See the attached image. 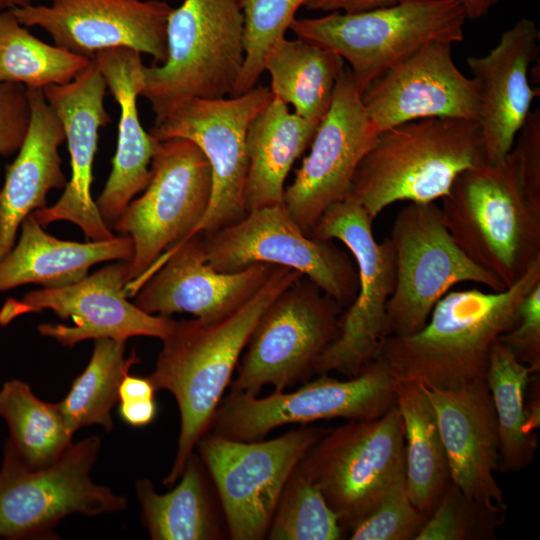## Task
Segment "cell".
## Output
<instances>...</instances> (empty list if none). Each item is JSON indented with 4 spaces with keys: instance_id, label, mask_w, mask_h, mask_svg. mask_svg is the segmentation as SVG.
Instances as JSON below:
<instances>
[{
    "instance_id": "1",
    "label": "cell",
    "mask_w": 540,
    "mask_h": 540,
    "mask_svg": "<svg viewBox=\"0 0 540 540\" xmlns=\"http://www.w3.org/2000/svg\"><path fill=\"white\" fill-rule=\"evenodd\" d=\"M300 272L277 266L262 288L228 317L206 323L199 319L175 321L162 340L155 369L148 376L156 390H167L180 413L177 452L164 485L174 484L209 431L213 416L231 383L250 337L264 311Z\"/></svg>"
},
{
    "instance_id": "2",
    "label": "cell",
    "mask_w": 540,
    "mask_h": 540,
    "mask_svg": "<svg viewBox=\"0 0 540 540\" xmlns=\"http://www.w3.org/2000/svg\"><path fill=\"white\" fill-rule=\"evenodd\" d=\"M539 282L540 259L503 291H448L421 330L385 337L376 358L396 380L429 388L456 390L485 380L493 344L516 324L521 300Z\"/></svg>"
},
{
    "instance_id": "3",
    "label": "cell",
    "mask_w": 540,
    "mask_h": 540,
    "mask_svg": "<svg viewBox=\"0 0 540 540\" xmlns=\"http://www.w3.org/2000/svg\"><path fill=\"white\" fill-rule=\"evenodd\" d=\"M486 163L475 120L426 118L380 132L361 160L346 199L375 219L398 201L435 202L457 176Z\"/></svg>"
},
{
    "instance_id": "4",
    "label": "cell",
    "mask_w": 540,
    "mask_h": 540,
    "mask_svg": "<svg viewBox=\"0 0 540 540\" xmlns=\"http://www.w3.org/2000/svg\"><path fill=\"white\" fill-rule=\"evenodd\" d=\"M441 200L458 247L504 289L540 259V200L526 191L511 152L461 172Z\"/></svg>"
},
{
    "instance_id": "5",
    "label": "cell",
    "mask_w": 540,
    "mask_h": 540,
    "mask_svg": "<svg viewBox=\"0 0 540 540\" xmlns=\"http://www.w3.org/2000/svg\"><path fill=\"white\" fill-rule=\"evenodd\" d=\"M167 49L143 67L155 123L187 101L231 95L245 58L242 0H184L168 17Z\"/></svg>"
},
{
    "instance_id": "6",
    "label": "cell",
    "mask_w": 540,
    "mask_h": 540,
    "mask_svg": "<svg viewBox=\"0 0 540 540\" xmlns=\"http://www.w3.org/2000/svg\"><path fill=\"white\" fill-rule=\"evenodd\" d=\"M467 15L458 0H402L372 10L294 19L297 38L329 49L350 65L361 93L387 70L430 42L464 38Z\"/></svg>"
},
{
    "instance_id": "7",
    "label": "cell",
    "mask_w": 540,
    "mask_h": 540,
    "mask_svg": "<svg viewBox=\"0 0 540 540\" xmlns=\"http://www.w3.org/2000/svg\"><path fill=\"white\" fill-rule=\"evenodd\" d=\"M327 431L305 425L270 440L238 441L210 431L200 438L198 455L215 485L232 540L267 536L289 477Z\"/></svg>"
},
{
    "instance_id": "8",
    "label": "cell",
    "mask_w": 540,
    "mask_h": 540,
    "mask_svg": "<svg viewBox=\"0 0 540 540\" xmlns=\"http://www.w3.org/2000/svg\"><path fill=\"white\" fill-rule=\"evenodd\" d=\"M343 310L301 276L260 317L230 383L231 392L258 396L266 385L282 392L310 380L321 356L339 336Z\"/></svg>"
},
{
    "instance_id": "9",
    "label": "cell",
    "mask_w": 540,
    "mask_h": 540,
    "mask_svg": "<svg viewBox=\"0 0 540 540\" xmlns=\"http://www.w3.org/2000/svg\"><path fill=\"white\" fill-rule=\"evenodd\" d=\"M299 467L321 491L345 533L350 532L405 471L404 427L397 406L378 418L328 429Z\"/></svg>"
},
{
    "instance_id": "10",
    "label": "cell",
    "mask_w": 540,
    "mask_h": 540,
    "mask_svg": "<svg viewBox=\"0 0 540 540\" xmlns=\"http://www.w3.org/2000/svg\"><path fill=\"white\" fill-rule=\"evenodd\" d=\"M372 222L360 204L345 199L325 210L310 235L342 242L359 278L357 295L340 316L339 336L321 356L316 375L336 372L350 378L361 374L388 336L387 304L395 286V256L388 237L381 242L374 239Z\"/></svg>"
},
{
    "instance_id": "11",
    "label": "cell",
    "mask_w": 540,
    "mask_h": 540,
    "mask_svg": "<svg viewBox=\"0 0 540 540\" xmlns=\"http://www.w3.org/2000/svg\"><path fill=\"white\" fill-rule=\"evenodd\" d=\"M388 238L396 268L387 304L388 336H409L421 330L436 303L456 284L505 290L458 247L435 202H408L396 215Z\"/></svg>"
},
{
    "instance_id": "12",
    "label": "cell",
    "mask_w": 540,
    "mask_h": 540,
    "mask_svg": "<svg viewBox=\"0 0 540 540\" xmlns=\"http://www.w3.org/2000/svg\"><path fill=\"white\" fill-rule=\"evenodd\" d=\"M144 193L132 200L113 224L133 242L128 283L141 277L159 258L191 237L205 215L212 194L210 164L192 141H158Z\"/></svg>"
},
{
    "instance_id": "13",
    "label": "cell",
    "mask_w": 540,
    "mask_h": 540,
    "mask_svg": "<svg viewBox=\"0 0 540 540\" xmlns=\"http://www.w3.org/2000/svg\"><path fill=\"white\" fill-rule=\"evenodd\" d=\"M101 440L72 443L53 464L30 469L5 445L0 469V538H54L66 516H95L126 509L127 499L95 484L90 472Z\"/></svg>"
},
{
    "instance_id": "14",
    "label": "cell",
    "mask_w": 540,
    "mask_h": 540,
    "mask_svg": "<svg viewBox=\"0 0 540 540\" xmlns=\"http://www.w3.org/2000/svg\"><path fill=\"white\" fill-rule=\"evenodd\" d=\"M318 376L294 391H274L262 398L231 392L218 406L209 431L232 440L254 441L288 424L374 419L396 406L397 380L377 358L355 377Z\"/></svg>"
},
{
    "instance_id": "15",
    "label": "cell",
    "mask_w": 540,
    "mask_h": 540,
    "mask_svg": "<svg viewBox=\"0 0 540 540\" xmlns=\"http://www.w3.org/2000/svg\"><path fill=\"white\" fill-rule=\"evenodd\" d=\"M201 236L206 259L217 271L271 264L300 272L343 308L357 295L353 257L332 240L304 233L283 203L251 210L239 222Z\"/></svg>"
},
{
    "instance_id": "16",
    "label": "cell",
    "mask_w": 540,
    "mask_h": 540,
    "mask_svg": "<svg viewBox=\"0 0 540 540\" xmlns=\"http://www.w3.org/2000/svg\"><path fill=\"white\" fill-rule=\"evenodd\" d=\"M273 97L270 88L255 86L230 98L193 99L151 128L149 133L158 141L169 138L192 141L210 164V203L191 237L239 222L248 213L246 136L253 120Z\"/></svg>"
},
{
    "instance_id": "17",
    "label": "cell",
    "mask_w": 540,
    "mask_h": 540,
    "mask_svg": "<svg viewBox=\"0 0 540 540\" xmlns=\"http://www.w3.org/2000/svg\"><path fill=\"white\" fill-rule=\"evenodd\" d=\"M128 267L129 262L118 261L71 285L33 290L21 299L8 298L0 308V326L24 314L51 310L61 319L71 318L74 325L41 324L38 331L63 346L100 338L148 336L163 340L175 320L148 314L127 300Z\"/></svg>"
},
{
    "instance_id": "18",
    "label": "cell",
    "mask_w": 540,
    "mask_h": 540,
    "mask_svg": "<svg viewBox=\"0 0 540 540\" xmlns=\"http://www.w3.org/2000/svg\"><path fill=\"white\" fill-rule=\"evenodd\" d=\"M377 136L362 93L344 68L310 152L284 191L283 204L304 233L311 235L325 210L347 198L358 165Z\"/></svg>"
},
{
    "instance_id": "19",
    "label": "cell",
    "mask_w": 540,
    "mask_h": 540,
    "mask_svg": "<svg viewBox=\"0 0 540 540\" xmlns=\"http://www.w3.org/2000/svg\"><path fill=\"white\" fill-rule=\"evenodd\" d=\"M276 267L259 263L235 272L217 271L208 263L198 234L163 254L141 277L128 283L125 292L148 314L190 313L212 323L251 299Z\"/></svg>"
},
{
    "instance_id": "20",
    "label": "cell",
    "mask_w": 540,
    "mask_h": 540,
    "mask_svg": "<svg viewBox=\"0 0 540 540\" xmlns=\"http://www.w3.org/2000/svg\"><path fill=\"white\" fill-rule=\"evenodd\" d=\"M19 23L48 32L54 44L92 60L111 48H129L166 61L172 7L160 0H50L11 9Z\"/></svg>"
},
{
    "instance_id": "21",
    "label": "cell",
    "mask_w": 540,
    "mask_h": 540,
    "mask_svg": "<svg viewBox=\"0 0 540 540\" xmlns=\"http://www.w3.org/2000/svg\"><path fill=\"white\" fill-rule=\"evenodd\" d=\"M451 46L438 41L426 44L364 90L362 102L378 134L426 118L477 121L475 81L455 65Z\"/></svg>"
},
{
    "instance_id": "22",
    "label": "cell",
    "mask_w": 540,
    "mask_h": 540,
    "mask_svg": "<svg viewBox=\"0 0 540 540\" xmlns=\"http://www.w3.org/2000/svg\"><path fill=\"white\" fill-rule=\"evenodd\" d=\"M45 98L60 120L71 158V178L59 200L35 210L42 226L56 221L77 225L87 240L114 238L91 195L93 162L99 129L111 122L104 107L106 81L94 59L70 82L43 88Z\"/></svg>"
},
{
    "instance_id": "23",
    "label": "cell",
    "mask_w": 540,
    "mask_h": 540,
    "mask_svg": "<svg viewBox=\"0 0 540 540\" xmlns=\"http://www.w3.org/2000/svg\"><path fill=\"white\" fill-rule=\"evenodd\" d=\"M539 30L534 21L519 19L504 31L484 56L467 58L475 81L487 164H497L510 153L539 89L530 85V70L539 53Z\"/></svg>"
},
{
    "instance_id": "24",
    "label": "cell",
    "mask_w": 540,
    "mask_h": 540,
    "mask_svg": "<svg viewBox=\"0 0 540 540\" xmlns=\"http://www.w3.org/2000/svg\"><path fill=\"white\" fill-rule=\"evenodd\" d=\"M421 386L436 414L451 481L466 497L505 509L503 492L494 477L500 439L486 380L456 390Z\"/></svg>"
},
{
    "instance_id": "25",
    "label": "cell",
    "mask_w": 540,
    "mask_h": 540,
    "mask_svg": "<svg viewBox=\"0 0 540 540\" xmlns=\"http://www.w3.org/2000/svg\"><path fill=\"white\" fill-rule=\"evenodd\" d=\"M120 109L112 170L95 201L108 226L121 217L129 203L148 185L158 140L141 125L137 98L143 87L141 53L129 48L99 51L93 58Z\"/></svg>"
},
{
    "instance_id": "26",
    "label": "cell",
    "mask_w": 540,
    "mask_h": 540,
    "mask_svg": "<svg viewBox=\"0 0 540 540\" xmlns=\"http://www.w3.org/2000/svg\"><path fill=\"white\" fill-rule=\"evenodd\" d=\"M30 122L15 160L6 167L0 190V260L15 245L23 220L47 207V194L67 184L58 147L65 141L62 124L43 89L27 88Z\"/></svg>"
},
{
    "instance_id": "27",
    "label": "cell",
    "mask_w": 540,
    "mask_h": 540,
    "mask_svg": "<svg viewBox=\"0 0 540 540\" xmlns=\"http://www.w3.org/2000/svg\"><path fill=\"white\" fill-rule=\"evenodd\" d=\"M133 251L127 235L85 243L60 240L29 214L21 224L17 244L0 260V292L28 283L44 288L71 285L88 276L90 267L98 263L129 262Z\"/></svg>"
},
{
    "instance_id": "28",
    "label": "cell",
    "mask_w": 540,
    "mask_h": 540,
    "mask_svg": "<svg viewBox=\"0 0 540 540\" xmlns=\"http://www.w3.org/2000/svg\"><path fill=\"white\" fill-rule=\"evenodd\" d=\"M318 125L291 113L275 96L253 120L246 136L247 212L283 203L285 179L295 160L310 147Z\"/></svg>"
},
{
    "instance_id": "29",
    "label": "cell",
    "mask_w": 540,
    "mask_h": 540,
    "mask_svg": "<svg viewBox=\"0 0 540 540\" xmlns=\"http://www.w3.org/2000/svg\"><path fill=\"white\" fill-rule=\"evenodd\" d=\"M136 493L143 526L153 540H217L228 535L209 489L206 469L194 452L171 491L159 494L149 479H138Z\"/></svg>"
},
{
    "instance_id": "30",
    "label": "cell",
    "mask_w": 540,
    "mask_h": 540,
    "mask_svg": "<svg viewBox=\"0 0 540 540\" xmlns=\"http://www.w3.org/2000/svg\"><path fill=\"white\" fill-rule=\"evenodd\" d=\"M396 406L404 427L407 495L429 517L451 481L436 414L422 386L415 382L397 380Z\"/></svg>"
},
{
    "instance_id": "31",
    "label": "cell",
    "mask_w": 540,
    "mask_h": 540,
    "mask_svg": "<svg viewBox=\"0 0 540 540\" xmlns=\"http://www.w3.org/2000/svg\"><path fill=\"white\" fill-rule=\"evenodd\" d=\"M344 68V59L337 53L301 38H283L265 61L272 94L292 105L295 114L315 123L327 114Z\"/></svg>"
},
{
    "instance_id": "32",
    "label": "cell",
    "mask_w": 540,
    "mask_h": 540,
    "mask_svg": "<svg viewBox=\"0 0 540 540\" xmlns=\"http://www.w3.org/2000/svg\"><path fill=\"white\" fill-rule=\"evenodd\" d=\"M530 367L519 362L498 339L491 348L486 383L497 416L500 439L501 472H519L530 465L537 450L539 425L536 411L528 412L525 393L531 375Z\"/></svg>"
},
{
    "instance_id": "33",
    "label": "cell",
    "mask_w": 540,
    "mask_h": 540,
    "mask_svg": "<svg viewBox=\"0 0 540 540\" xmlns=\"http://www.w3.org/2000/svg\"><path fill=\"white\" fill-rule=\"evenodd\" d=\"M0 415L9 428L6 446L30 469L53 464L72 444L74 433L59 403L40 400L25 382L10 380L3 384Z\"/></svg>"
},
{
    "instance_id": "34",
    "label": "cell",
    "mask_w": 540,
    "mask_h": 540,
    "mask_svg": "<svg viewBox=\"0 0 540 540\" xmlns=\"http://www.w3.org/2000/svg\"><path fill=\"white\" fill-rule=\"evenodd\" d=\"M127 340L95 339L91 359L73 381L66 397L59 402L64 418L74 433L81 427L113 428L111 410L119 402V386L135 364L141 362L135 351L125 357Z\"/></svg>"
},
{
    "instance_id": "35",
    "label": "cell",
    "mask_w": 540,
    "mask_h": 540,
    "mask_svg": "<svg viewBox=\"0 0 540 540\" xmlns=\"http://www.w3.org/2000/svg\"><path fill=\"white\" fill-rule=\"evenodd\" d=\"M90 61L36 38L12 10L0 12V83L41 89L62 85L72 81Z\"/></svg>"
},
{
    "instance_id": "36",
    "label": "cell",
    "mask_w": 540,
    "mask_h": 540,
    "mask_svg": "<svg viewBox=\"0 0 540 540\" xmlns=\"http://www.w3.org/2000/svg\"><path fill=\"white\" fill-rule=\"evenodd\" d=\"M345 534L337 514L298 464L280 496L267 538L339 540Z\"/></svg>"
},
{
    "instance_id": "37",
    "label": "cell",
    "mask_w": 540,
    "mask_h": 540,
    "mask_svg": "<svg viewBox=\"0 0 540 540\" xmlns=\"http://www.w3.org/2000/svg\"><path fill=\"white\" fill-rule=\"evenodd\" d=\"M312 0H242L244 16V63L231 97L256 86L265 61L295 19L297 10Z\"/></svg>"
},
{
    "instance_id": "38",
    "label": "cell",
    "mask_w": 540,
    "mask_h": 540,
    "mask_svg": "<svg viewBox=\"0 0 540 540\" xmlns=\"http://www.w3.org/2000/svg\"><path fill=\"white\" fill-rule=\"evenodd\" d=\"M504 511L466 497L450 481L415 540L491 539Z\"/></svg>"
},
{
    "instance_id": "39",
    "label": "cell",
    "mask_w": 540,
    "mask_h": 540,
    "mask_svg": "<svg viewBox=\"0 0 540 540\" xmlns=\"http://www.w3.org/2000/svg\"><path fill=\"white\" fill-rule=\"evenodd\" d=\"M428 517L410 501L405 471L397 476L375 510L349 534L351 540H415Z\"/></svg>"
},
{
    "instance_id": "40",
    "label": "cell",
    "mask_w": 540,
    "mask_h": 540,
    "mask_svg": "<svg viewBox=\"0 0 540 540\" xmlns=\"http://www.w3.org/2000/svg\"><path fill=\"white\" fill-rule=\"evenodd\" d=\"M503 343L515 358L534 373L540 368V282L521 300L516 324L501 335Z\"/></svg>"
},
{
    "instance_id": "41",
    "label": "cell",
    "mask_w": 540,
    "mask_h": 540,
    "mask_svg": "<svg viewBox=\"0 0 540 540\" xmlns=\"http://www.w3.org/2000/svg\"><path fill=\"white\" fill-rule=\"evenodd\" d=\"M30 122L27 88L0 83V157L19 150Z\"/></svg>"
},
{
    "instance_id": "42",
    "label": "cell",
    "mask_w": 540,
    "mask_h": 540,
    "mask_svg": "<svg viewBox=\"0 0 540 540\" xmlns=\"http://www.w3.org/2000/svg\"><path fill=\"white\" fill-rule=\"evenodd\" d=\"M400 1L402 0H312L305 6L309 10L355 13L390 6Z\"/></svg>"
},
{
    "instance_id": "43",
    "label": "cell",
    "mask_w": 540,
    "mask_h": 540,
    "mask_svg": "<svg viewBox=\"0 0 540 540\" xmlns=\"http://www.w3.org/2000/svg\"><path fill=\"white\" fill-rule=\"evenodd\" d=\"M119 415L128 425L142 427L150 424L157 415L155 399L119 402Z\"/></svg>"
},
{
    "instance_id": "44",
    "label": "cell",
    "mask_w": 540,
    "mask_h": 540,
    "mask_svg": "<svg viewBox=\"0 0 540 540\" xmlns=\"http://www.w3.org/2000/svg\"><path fill=\"white\" fill-rule=\"evenodd\" d=\"M156 388L148 377L129 375L123 378L119 386V402L155 399Z\"/></svg>"
},
{
    "instance_id": "45",
    "label": "cell",
    "mask_w": 540,
    "mask_h": 540,
    "mask_svg": "<svg viewBox=\"0 0 540 540\" xmlns=\"http://www.w3.org/2000/svg\"><path fill=\"white\" fill-rule=\"evenodd\" d=\"M467 18L477 20L485 16L500 0H458Z\"/></svg>"
},
{
    "instance_id": "46",
    "label": "cell",
    "mask_w": 540,
    "mask_h": 540,
    "mask_svg": "<svg viewBox=\"0 0 540 540\" xmlns=\"http://www.w3.org/2000/svg\"><path fill=\"white\" fill-rule=\"evenodd\" d=\"M34 0H0V12L31 5Z\"/></svg>"
}]
</instances>
